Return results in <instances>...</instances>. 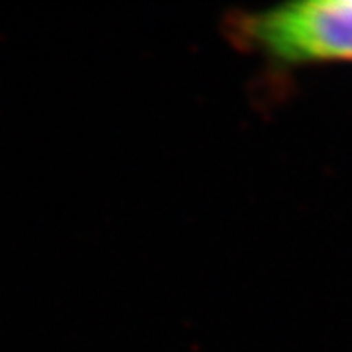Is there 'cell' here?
Returning <instances> with one entry per match:
<instances>
[{"label": "cell", "mask_w": 352, "mask_h": 352, "mask_svg": "<svg viewBox=\"0 0 352 352\" xmlns=\"http://www.w3.org/2000/svg\"><path fill=\"white\" fill-rule=\"evenodd\" d=\"M243 47L280 67L352 63V0L278 4L235 18Z\"/></svg>", "instance_id": "cell-1"}]
</instances>
